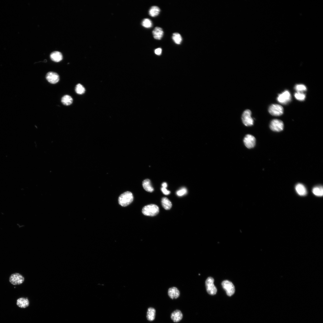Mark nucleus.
<instances>
[{"label":"nucleus","mask_w":323,"mask_h":323,"mask_svg":"<svg viewBox=\"0 0 323 323\" xmlns=\"http://www.w3.org/2000/svg\"><path fill=\"white\" fill-rule=\"evenodd\" d=\"M133 194L131 192L128 191L124 193L120 196L118 201L120 205L125 207L130 204L133 202Z\"/></svg>","instance_id":"f257e3e1"},{"label":"nucleus","mask_w":323,"mask_h":323,"mask_svg":"<svg viewBox=\"0 0 323 323\" xmlns=\"http://www.w3.org/2000/svg\"><path fill=\"white\" fill-rule=\"evenodd\" d=\"M159 212V207L155 204H151L144 206L142 209V212L144 215L150 216H154L157 215Z\"/></svg>","instance_id":"f03ea898"},{"label":"nucleus","mask_w":323,"mask_h":323,"mask_svg":"<svg viewBox=\"0 0 323 323\" xmlns=\"http://www.w3.org/2000/svg\"><path fill=\"white\" fill-rule=\"evenodd\" d=\"M214 280L213 278L209 277L206 281L205 284L206 291L208 293L211 295H214L217 292V289L215 286L214 282Z\"/></svg>","instance_id":"7ed1b4c3"},{"label":"nucleus","mask_w":323,"mask_h":323,"mask_svg":"<svg viewBox=\"0 0 323 323\" xmlns=\"http://www.w3.org/2000/svg\"><path fill=\"white\" fill-rule=\"evenodd\" d=\"M24 277L18 273L11 274L9 279L10 282L14 285H21L24 282Z\"/></svg>","instance_id":"20e7f679"},{"label":"nucleus","mask_w":323,"mask_h":323,"mask_svg":"<svg viewBox=\"0 0 323 323\" xmlns=\"http://www.w3.org/2000/svg\"><path fill=\"white\" fill-rule=\"evenodd\" d=\"M222 285L228 296H231L234 294L235 287L232 282L228 280H225L222 282Z\"/></svg>","instance_id":"39448f33"},{"label":"nucleus","mask_w":323,"mask_h":323,"mask_svg":"<svg viewBox=\"0 0 323 323\" xmlns=\"http://www.w3.org/2000/svg\"><path fill=\"white\" fill-rule=\"evenodd\" d=\"M242 122L246 126H251L253 125L254 121L251 117V112L249 110L244 111L242 116Z\"/></svg>","instance_id":"423d86ee"},{"label":"nucleus","mask_w":323,"mask_h":323,"mask_svg":"<svg viewBox=\"0 0 323 323\" xmlns=\"http://www.w3.org/2000/svg\"><path fill=\"white\" fill-rule=\"evenodd\" d=\"M284 125L283 122L281 120L275 119L273 120L270 124V128L273 131L275 132H280L282 131L284 129Z\"/></svg>","instance_id":"0eeeda50"},{"label":"nucleus","mask_w":323,"mask_h":323,"mask_svg":"<svg viewBox=\"0 0 323 323\" xmlns=\"http://www.w3.org/2000/svg\"><path fill=\"white\" fill-rule=\"evenodd\" d=\"M268 110L271 115L276 116H281L284 112L282 107L278 104H273L271 106Z\"/></svg>","instance_id":"6e6552de"},{"label":"nucleus","mask_w":323,"mask_h":323,"mask_svg":"<svg viewBox=\"0 0 323 323\" xmlns=\"http://www.w3.org/2000/svg\"><path fill=\"white\" fill-rule=\"evenodd\" d=\"M291 96L290 92L288 91H285L282 94H280L278 98V100L280 103L286 104L289 103L291 100Z\"/></svg>","instance_id":"1a4fd4ad"},{"label":"nucleus","mask_w":323,"mask_h":323,"mask_svg":"<svg viewBox=\"0 0 323 323\" xmlns=\"http://www.w3.org/2000/svg\"><path fill=\"white\" fill-rule=\"evenodd\" d=\"M244 142L245 146L248 148H253L256 145V139L253 136L248 134L245 137Z\"/></svg>","instance_id":"9d476101"},{"label":"nucleus","mask_w":323,"mask_h":323,"mask_svg":"<svg viewBox=\"0 0 323 323\" xmlns=\"http://www.w3.org/2000/svg\"><path fill=\"white\" fill-rule=\"evenodd\" d=\"M46 79L50 83L55 84L58 82L60 80L59 76L55 72H51L48 73L46 76Z\"/></svg>","instance_id":"9b49d317"},{"label":"nucleus","mask_w":323,"mask_h":323,"mask_svg":"<svg viewBox=\"0 0 323 323\" xmlns=\"http://www.w3.org/2000/svg\"><path fill=\"white\" fill-rule=\"evenodd\" d=\"M17 305L18 306L21 308H26L28 307L29 305V299L27 298H20L17 299Z\"/></svg>","instance_id":"f8f14e48"},{"label":"nucleus","mask_w":323,"mask_h":323,"mask_svg":"<svg viewBox=\"0 0 323 323\" xmlns=\"http://www.w3.org/2000/svg\"><path fill=\"white\" fill-rule=\"evenodd\" d=\"M183 317V315L179 310H177L171 315V318L173 321L178 322L180 321Z\"/></svg>","instance_id":"ddd939ff"},{"label":"nucleus","mask_w":323,"mask_h":323,"mask_svg":"<svg viewBox=\"0 0 323 323\" xmlns=\"http://www.w3.org/2000/svg\"><path fill=\"white\" fill-rule=\"evenodd\" d=\"M168 294L170 298L172 299H176L180 295V292L178 288L173 287L169 288L168 291Z\"/></svg>","instance_id":"4468645a"},{"label":"nucleus","mask_w":323,"mask_h":323,"mask_svg":"<svg viewBox=\"0 0 323 323\" xmlns=\"http://www.w3.org/2000/svg\"><path fill=\"white\" fill-rule=\"evenodd\" d=\"M152 33L155 39L160 40L163 36L164 32L163 29L161 28L157 27L153 31Z\"/></svg>","instance_id":"2eb2a0df"},{"label":"nucleus","mask_w":323,"mask_h":323,"mask_svg":"<svg viewBox=\"0 0 323 323\" xmlns=\"http://www.w3.org/2000/svg\"><path fill=\"white\" fill-rule=\"evenodd\" d=\"M50 57L52 61L56 62H60L63 59L62 54L58 51H55L52 53Z\"/></svg>","instance_id":"dca6fc26"},{"label":"nucleus","mask_w":323,"mask_h":323,"mask_svg":"<svg viewBox=\"0 0 323 323\" xmlns=\"http://www.w3.org/2000/svg\"><path fill=\"white\" fill-rule=\"evenodd\" d=\"M295 189L297 193L301 196L306 195L307 194V191L305 187L303 184L298 183L295 187Z\"/></svg>","instance_id":"f3484780"},{"label":"nucleus","mask_w":323,"mask_h":323,"mask_svg":"<svg viewBox=\"0 0 323 323\" xmlns=\"http://www.w3.org/2000/svg\"><path fill=\"white\" fill-rule=\"evenodd\" d=\"M156 310L152 307L149 308L147 310L146 317L147 320L150 321H154L155 318Z\"/></svg>","instance_id":"a211bd4d"},{"label":"nucleus","mask_w":323,"mask_h":323,"mask_svg":"<svg viewBox=\"0 0 323 323\" xmlns=\"http://www.w3.org/2000/svg\"><path fill=\"white\" fill-rule=\"evenodd\" d=\"M143 186L144 189L147 192H152L154 189L152 186L151 181L149 179H145L143 182Z\"/></svg>","instance_id":"6ab92c4d"},{"label":"nucleus","mask_w":323,"mask_h":323,"mask_svg":"<svg viewBox=\"0 0 323 323\" xmlns=\"http://www.w3.org/2000/svg\"><path fill=\"white\" fill-rule=\"evenodd\" d=\"M160 10L158 6H154L150 8L149 11V14L150 16L153 17L157 16L160 12Z\"/></svg>","instance_id":"aec40b11"},{"label":"nucleus","mask_w":323,"mask_h":323,"mask_svg":"<svg viewBox=\"0 0 323 323\" xmlns=\"http://www.w3.org/2000/svg\"><path fill=\"white\" fill-rule=\"evenodd\" d=\"M162 204L164 208L166 210H170L172 207L171 202L166 198H163L161 201Z\"/></svg>","instance_id":"412c9836"},{"label":"nucleus","mask_w":323,"mask_h":323,"mask_svg":"<svg viewBox=\"0 0 323 323\" xmlns=\"http://www.w3.org/2000/svg\"><path fill=\"white\" fill-rule=\"evenodd\" d=\"M62 102L63 104L65 106H70L73 103V99L70 96L66 95L62 98Z\"/></svg>","instance_id":"4be33fe9"},{"label":"nucleus","mask_w":323,"mask_h":323,"mask_svg":"<svg viewBox=\"0 0 323 323\" xmlns=\"http://www.w3.org/2000/svg\"><path fill=\"white\" fill-rule=\"evenodd\" d=\"M172 39L174 42L178 45L180 44L182 41L181 36L178 33H175L173 34Z\"/></svg>","instance_id":"5701e85b"},{"label":"nucleus","mask_w":323,"mask_h":323,"mask_svg":"<svg viewBox=\"0 0 323 323\" xmlns=\"http://www.w3.org/2000/svg\"><path fill=\"white\" fill-rule=\"evenodd\" d=\"M313 192L314 194L317 196H322L323 194V189L322 186L316 187L313 188Z\"/></svg>","instance_id":"b1692460"},{"label":"nucleus","mask_w":323,"mask_h":323,"mask_svg":"<svg viewBox=\"0 0 323 323\" xmlns=\"http://www.w3.org/2000/svg\"><path fill=\"white\" fill-rule=\"evenodd\" d=\"M75 91L77 94L82 95L85 93V89L84 86L80 84L77 85L75 88Z\"/></svg>","instance_id":"393cba45"},{"label":"nucleus","mask_w":323,"mask_h":323,"mask_svg":"<svg viewBox=\"0 0 323 323\" xmlns=\"http://www.w3.org/2000/svg\"><path fill=\"white\" fill-rule=\"evenodd\" d=\"M142 26L145 28H150L152 26V23L150 19L146 18L144 19L142 21Z\"/></svg>","instance_id":"a878e982"},{"label":"nucleus","mask_w":323,"mask_h":323,"mask_svg":"<svg viewBox=\"0 0 323 323\" xmlns=\"http://www.w3.org/2000/svg\"><path fill=\"white\" fill-rule=\"evenodd\" d=\"M295 89L297 92H301V93H303V92L307 90L306 86L302 84L296 85L295 87Z\"/></svg>","instance_id":"bb28decb"},{"label":"nucleus","mask_w":323,"mask_h":323,"mask_svg":"<svg viewBox=\"0 0 323 323\" xmlns=\"http://www.w3.org/2000/svg\"><path fill=\"white\" fill-rule=\"evenodd\" d=\"M294 96L297 100L300 101H304L306 97L305 94L301 92H297L295 94Z\"/></svg>","instance_id":"cd10ccee"},{"label":"nucleus","mask_w":323,"mask_h":323,"mask_svg":"<svg viewBox=\"0 0 323 323\" xmlns=\"http://www.w3.org/2000/svg\"><path fill=\"white\" fill-rule=\"evenodd\" d=\"M187 190L185 188H182L177 192V194L178 196H182L187 193Z\"/></svg>","instance_id":"c85d7f7f"},{"label":"nucleus","mask_w":323,"mask_h":323,"mask_svg":"<svg viewBox=\"0 0 323 323\" xmlns=\"http://www.w3.org/2000/svg\"><path fill=\"white\" fill-rule=\"evenodd\" d=\"M161 190L164 194L166 195H168L170 193V192L167 190L166 188L162 187L161 188Z\"/></svg>","instance_id":"c756f323"},{"label":"nucleus","mask_w":323,"mask_h":323,"mask_svg":"<svg viewBox=\"0 0 323 323\" xmlns=\"http://www.w3.org/2000/svg\"><path fill=\"white\" fill-rule=\"evenodd\" d=\"M162 52V49L161 48L157 49L155 51V53L158 55H161Z\"/></svg>","instance_id":"7c9ffc66"},{"label":"nucleus","mask_w":323,"mask_h":323,"mask_svg":"<svg viewBox=\"0 0 323 323\" xmlns=\"http://www.w3.org/2000/svg\"><path fill=\"white\" fill-rule=\"evenodd\" d=\"M162 186L163 187L166 188L167 187V183L166 182H164L162 184Z\"/></svg>","instance_id":"2f4dec72"}]
</instances>
